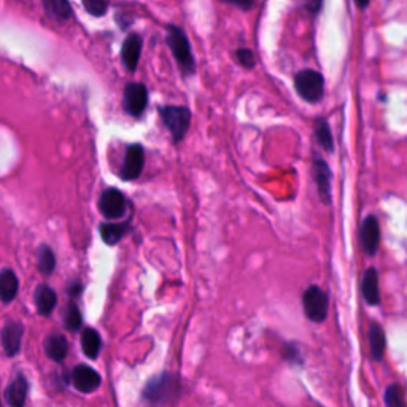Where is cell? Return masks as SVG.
I'll return each instance as SVG.
<instances>
[{"instance_id":"4fadbf2b","label":"cell","mask_w":407,"mask_h":407,"mask_svg":"<svg viewBox=\"0 0 407 407\" xmlns=\"http://www.w3.org/2000/svg\"><path fill=\"white\" fill-rule=\"evenodd\" d=\"M363 298L369 306L380 304V287H379V272L376 267H368L362 282Z\"/></svg>"},{"instance_id":"d6a6232c","label":"cell","mask_w":407,"mask_h":407,"mask_svg":"<svg viewBox=\"0 0 407 407\" xmlns=\"http://www.w3.org/2000/svg\"><path fill=\"white\" fill-rule=\"evenodd\" d=\"M355 3L358 8H366L369 5V0H355Z\"/></svg>"},{"instance_id":"6da1fadb","label":"cell","mask_w":407,"mask_h":407,"mask_svg":"<svg viewBox=\"0 0 407 407\" xmlns=\"http://www.w3.org/2000/svg\"><path fill=\"white\" fill-rule=\"evenodd\" d=\"M182 393V383L178 377L169 372L156 376L143 390V401L150 407H167L176 403Z\"/></svg>"},{"instance_id":"cb8c5ba5","label":"cell","mask_w":407,"mask_h":407,"mask_svg":"<svg viewBox=\"0 0 407 407\" xmlns=\"http://www.w3.org/2000/svg\"><path fill=\"white\" fill-rule=\"evenodd\" d=\"M56 259L53 250L46 245H42L38 250V271L42 272L43 276H50L51 272L55 271Z\"/></svg>"},{"instance_id":"d6986e66","label":"cell","mask_w":407,"mask_h":407,"mask_svg":"<svg viewBox=\"0 0 407 407\" xmlns=\"http://www.w3.org/2000/svg\"><path fill=\"white\" fill-rule=\"evenodd\" d=\"M385 333L379 323H372L369 329V347H371V355L372 358L380 362L383 358V353H385Z\"/></svg>"},{"instance_id":"4dcf8cb0","label":"cell","mask_w":407,"mask_h":407,"mask_svg":"<svg viewBox=\"0 0 407 407\" xmlns=\"http://www.w3.org/2000/svg\"><path fill=\"white\" fill-rule=\"evenodd\" d=\"M302 5H304V8L309 11V13L315 15V13H318L320 10H322L323 0H302Z\"/></svg>"},{"instance_id":"5bb4252c","label":"cell","mask_w":407,"mask_h":407,"mask_svg":"<svg viewBox=\"0 0 407 407\" xmlns=\"http://www.w3.org/2000/svg\"><path fill=\"white\" fill-rule=\"evenodd\" d=\"M22 327L20 323H8L2 331V344L8 357H15L20 352L22 339Z\"/></svg>"},{"instance_id":"f1b7e54d","label":"cell","mask_w":407,"mask_h":407,"mask_svg":"<svg viewBox=\"0 0 407 407\" xmlns=\"http://www.w3.org/2000/svg\"><path fill=\"white\" fill-rule=\"evenodd\" d=\"M283 358L292 364H301L302 358H301L299 347L296 344H285L283 345Z\"/></svg>"},{"instance_id":"8fae6325","label":"cell","mask_w":407,"mask_h":407,"mask_svg":"<svg viewBox=\"0 0 407 407\" xmlns=\"http://www.w3.org/2000/svg\"><path fill=\"white\" fill-rule=\"evenodd\" d=\"M312 176L317 183V190L320 194V199L323 202L331 201V171L329 166L322 158L313 159L312 164Z\"/></svg>"},{"instance_id":"d4e9b609","label":"cell","mask_w":407,"mask_h":407,"mask_svg":"<svg viewBox=\"0 0 407 407\" xmlns=\"http://www.w3.org/2000/svg\"><path fill=\"white\" fill-rule=\"evenodd\" d=\"M385 403L387 407H406V399L403 388H401L398 383H392L385 390Z\"/></svg>"},{"instance_id":"603a6c76","label":"cell","mask_w":407,"mask_h":407,"mask_svg":"<svg viewBox=\"0 0 407 407\" xmlns=\"http://www.w3.org/2000/svg\"><path fill=\"white\" fill-rule=\"evenodd\" d=\"M127 229H129V223H107L101 226V236L108 245H115L123 239Z\"/></svg>"},{"instance_id":"ba28073f","label":"cell","mask_w":407,"mask_h":407,"mask_svg":"<svg viewBox=\"0 0 407 407\" xmlns=\"http://www.w3.org/2000/svg\"><path fill=\"white\" fill-rule=\"evenodd\" d=\"M124 108L132 116H141L148 106V91L142 83H129L124 88Z\"/></svg>"},{"instance_id":"7a4b0ae2","label":"cell","mask_w":407,"mask_h":407,"mask_svg":"<svg viewBox=\"0 0 407 407\" xmlns=\"http://www.w3.org/2000/svg\"><path fill=\"white\" fill-rule=\"evenodd\" d=\"M167 43L185 77L193 75L196 72V61L193 57V51H191L190 40L183 32V29L177 26H169Z\"/></svg>"},{"instance_id":"4316f807","label":"cell","mask_w":407,"mask_h":407,"mask_svg":"<svg viewBox=\"0 0 407 407\" xmlns=\"http://www.w3.org/2000/svg\"><path fill=\"white\" fill-rule=\"evenodd\" d=\"M110 0H83V7L90 15L101 18L107 13Z\"/></svg>"},{"instance_id":"f546056e","label":"cell","mask_w":407,"mask_h":407,"mask_svg":"<svg viewBox=\"0 0 407 407\" xmlns=\"http://www.w3.org/2000/svg\"><path fill=\"white\" fill-rule=\"evenodd\" d=\"M222 2H226L232 5V7H237L241 10H250L253 8V5L257 3V0H222Z\"/></svg>"},{"instance_id":"7402d4cb","label":"cell","mask_w":407,"mask_h":407,"mask_svg":"<svg viewBox=\"0 0 407 407\" xmlns=\"http://www.w3.org/2000/svg\"><path fill=\"white\" fill-rule=\"evenodd\" d=\"M313 132H315V138L320 143V147L331 153L334 150V141L328 121L324 118H317L315 123H313Z\"/></svg>"},{"instance_id":"5b68a950","label":"cell","mask_w":407,"mask_h":407,"mask_svg":"<svg viewBox=\"0 0 407 407\" xmlns=\"http://www.w3.org/2000/svg\"><path fill=\"white\" fill-rule=\"evenodd\" d=\"M302 307L306 317L313 323H322L328 317L329 298L328 293L323 292L317 285H310L302 294Z\"/></svg>"},{"instance_id":"44dd1931","label":"cell","mask_w":407,"mask_h":407,"mask_svg":"<svg viewBox=\"0 0 407 407\" xmlns=\"http://www.w3.org/2000/svg\"><path fill=\"white\" fill-rule=\"evenodd\" d=\"M45 11L56 21H67L72 16V7L69 0H42Z\"/></svg>"},{"instance_id":"30bf717a","label":"cell","mask_w":407,"mask_h":407,"mask_svg":"<svg viewBox=\"0 0 407 407\" xmlns=\"http://www.w3.org/2000/svg\"><path fill=\"white\" fill-rule=\"evenodd\" d=\"M73 387L81 393H92L101 387V376L86 364H80L72 372Z\"/></svg>"},{"instance_id":"836d02e7","label":"cell","mask_w":407,"mask_h":407,"mask_svg":"<svg viewBox=\"0 0 407 407\" xmlns=\"http://www.w3.org/2000/svg\"><path fill=\"white\" fill-rule=\"evenodd\" d=\"M0 407H2V404H0Z\"/></svg>"},{"instance_id":"7c38bea8","label":"cell","mask_w":407,"mask_h":407,"mask_svg":"<svg viewBox=\"0 0 407 407\" xmlns=\"http://www.w3.org/2000/svg\"><path fill=\"white\" fill-rule=\"evenodd\" d=\"M142 53V37L137 34H131L127 36L123 42V48H121V59L127 67V71L134 72L138 66V59H141Z\"/></svg>"},{"instance_id":"9c48e42d","label":"cell","mask_w":407,"mask_h":407,"mask_svg":"<svg viewBox=\"0 0 407 407\" xmlns=\"http://www.w3.org/2000/svg\"><path fill=\"white\" fill-rule=\"evenodd\" d=\"M359 237H362V245L364 253L368 257H374L380 245V226L379 220L374 215L366 217L362 223V229H359Z\"/></svg>"},{"instance_id":"1f68e13d","label":"cell","mask_w":407,"mask_h":407,"mask_svg":"<svg viewBox=\"0 0 407 407\" xmlns=\"http://www.w3.org/2000/svg\"><path fill=\"white\" fill-rule=\"evenodd\" d=\"M80 292H81V285L75 282V283L72 285V287H71V294H72V296L80 294Z\"/></svg>"},{"instance_id":"2e32d148","label":"cell","mask_w":407,"mask_h":407,"mask_svg":"<svg viewBox=\"0 0 407 407\" xmlns=\"http://www.w3.org/2000/svg\"><path fill=\"white\" fill-rule=\"evenodd\" d=\"M18 277L11 269H3L0 271V301L3 304H8V302L13 301L16 298V293H18Z\"/></svg>"},{"instance_id":"9a60e30c","label":"cell","mask_w":407,"mask_h":407,"mask_svg":"<svg viewBox=\"0 0 407 407\" xmlns=\"http://www.w3.org/2000/svg\"><path fill=\"white\" fill-rule=\"evenodd\" d=\"M26 394H27V380L24 376L18 374L8 385L7 392H5V398H7V403L10 404V407H22L26 401Z\"/></svg>"},{"instance_id":"ffe728a7","label":"cell","mask_w":407,"mask_h":407,"mask_svg":"<svg viewBox=\"0 0 407 407\" xmlns=\"http://www.w3.org/2000/svg\"><path fill=\"white\" fill-rule=\"evenodd\" d=\"M102 341L101 336L96 329L86 328L83 333H81V348H83V353L91 359H96L99 352H101Z\"/></svg>"},{"instance_id":"3957f363","label":"cell","mask_w":407,"mask_h":407,"mask_svg":"<svg viewBox=\"0 0 407 407\" xmlns=\"http://www.w3.org/2000/svg\"><path fill=\"white\" fill-rule=\"evenodd\" d=\"M159 115L162 123L171 132L173 142H182L191 124L190 108L183 106H166L159 108Z\"/></svg>"},{"instance_id":"8992f818","label":"cell","mask_w":407,"mask_h":407,"mask_svg":"<svg viewBox=\"0 0 407 407\" xmlns=\"http://www.w3.org/2000/svg\"><path fill=\"white\" fill-rule=\"evenodd\" d=\"M99 208H101L103 217L108 220L121 218L126 213V208H127L126 197L120 190L108 188L101 194Z\"/></svg>"},{"instance_id":"277c9868","label":"cell","mask_w":407,"mask_h":407,"mask_svg":"<svg viewBox=\"0 0 407 407\" xmlns=\"http://www.w3.org/2000/svg\"><path fill=\"white\" fill-rule=\"evenodd\" d=\"M294 88L306 102L317 103L322 101L324 94L323 75L317 71H312V69L301 71L294 77Z\"/></svg>"},{"instance_id":"e0dca14e","label":"cell","mask_w":407,"mask_h":407,"mask_svg":"<svg viewBox=\"0 0 407 407\" xmlns=\"http://www.w3.org/2000/svg\"><path fill=\"white\" fill-rule=\"evenodd\" d=\"M57 302V296L55 290H51L48 285H38L36 290V306L40 315H50L55 310Z\"/></svg>"},{"instance_id":"484cf974","label":"cell","mask_w":407,"mask_h":407,"mask_svg":"<svg viewBox=\"0 0 407 407\" xmlns=\"http://www.w3.org/2000/svg\"><path fill=\"white\" fill-rule=\"evenodd\" d=\"M64 322H66L69 331H77L81 327V313L77 306L69 304L66 312H64Z\"/></svg>"},{"instance_id":"52a82bcc","label":"cell","mask_w":407,"mask_h":407,"mask_svg":"<svg viewBox=\"0 0 407 407\" xmlns=\"http://www.w3.org/2000/svg\"><path fill=\"white\" fill-rule=\"evenodd\" d=\"M143 164H145V151L142 145L134 143L131 145V147H127L124 162H123V166H121V172H120L121 178L127 180V182L138 178L143 171Z\"/></svg>"},{"instance_id":"ac0fdd59","label":"cell","mask_w":407,"mask_h":407,"mask_svg":"<svg viewBox=\"0 0 407 407\" xmlns=\"http://www.w3.org/2000/svg\"><path fill=\"white\" fill-rule=\"evenodd\" d=\"M45 352L53 362H64L69 352L67 339L62 334H51L45 339Z\"/></svg>"},{"instance_id":"83f0119b","label":"cell","mask_w":407,"mask_h":407,"mask_svg":"<svg viewBox=\"0 0 407 407\" xmlns=\"http://www.w3.org/2000/svg\"><path fill=\"white\" fill-rule=\"evenodd\" d=\"M236 59L243 69H253L255 67V55L252 50L239 48L236 51Z\"/></svg>"}]
</instances>
